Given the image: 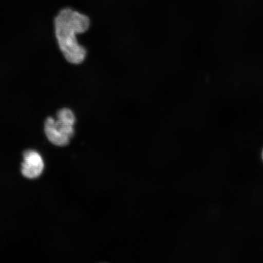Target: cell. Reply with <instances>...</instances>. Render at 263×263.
<instances>
[{"label": "cell", "mask_w": 263, "mask_h": 263, "mask_svg": "<svg viewBox=\"0 0 263 263\" xmlns=\"http://www.w3.org/2000/svg\"><path fill=\"white\" fill-rule=\"evenodd\" d=\"M90 25L87 15L70 8L61 10L55 18V37L62 54L70 63L81 64L86 58V49L79 44L77 34L87 31Z\"/></svg>", "instance_id": "6da1fadb"}, {"label": "cell", "mask_w": 263, "mask_h": 263, "mask_svg": "<svg viewBox=\"0 0 263 263\" xmlns=\"http://www.w3.org/2000/svg\"><path fill=\"white\" fill-rule=\"evenodd\" d=\"M76 118L73 111L68 108L59 110L57 119L48 117L45 123L46 136L55 146L67 145L74 133Z\"/></svg>", "instance_id": "7a4b0ae2"}, {"label": "cell", "mask_w": 263, "mask_h": 263, "mask_svg": "<svg viewBox=\"0 0 263 263\" xmlns=\"http://www.w3.org/2000/svg\"><path fill=\"white\" fill-rule=\"evenodd\" d=\"M262 156H263V154H262ZM263 157V156H262Z\"/></svg>", "instance_id": "277c9868"}, {"label": "cell", "mask_w": 263, "mask_h": 263, "mask_svg": "<svg viewBox=\"0 0 263 263\" xmlns=\"http://www.w3.org/2000/svg\"><path fill=\"white\" fill-rule=\"evenodd\" d=\"M44 170V162L37 151L29 150L24 155L22 164V173L26 178L34 179L41 175Z\"/></svg>", "instance_id": "3957f363"}]
</instances>
